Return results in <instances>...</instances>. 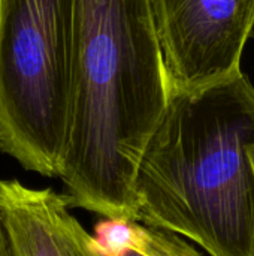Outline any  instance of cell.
Instances as JSON below:
<instances>
[{"instance_id":"6da1fadb","label":"cell","mask_w":254,"mask_h":256,"mask_svg":"<svg viewBox=\"0 0 254 256\" xmlns=\"http://www.w3.org/2000/svg\"><path fill=\"white\" fill-rule=\"evenodd\" d=\"M169 98L150 0H78L70 117L58 174L70 207L135 222L138 166Z\"/></svg>"},{"instance_id":"7a4b0ae2","label":"cell","mask_w":254,"mask_h":256,"mask_svg":"<svg viewBox=\"0 0 254 256\" xmlns=\"http://www.w3.org/2000/svg\"><path fill=\"white\" fill-rule=\"evenodd\" d=\"M254 86L241 70L171 92L135 178V222L208 256H254Z\"/></svg>"},{"instance_id":"3957f363","label":"cell","mask_w":254,"mask_h":256,"mask_svg":"<svg viewBox=\"0 0 254 256\" xmlns=\"http://www.w3.org/2000/svg\"><path fill=\"white\" fill-rule=\"evenodd\" d=\"M78 0H0V152L58 177L73 86Z\"/></svg>"},{"instance_id":"277c9868","label":"cell","mask_w":254,"mask_h":256,"mask_svg":"<svg viewBox=\"0 0 254 256\" xmlns=\"http://www.w3.org/2000/svg\"><path fill=\"white\" fill-rule=\"evenodd\" d=\"M171 92L241 70L254 28V0H150Z\"/></svg>"},{"instance_id":"5b68a950","label":"cell","mask_w":254,"mask_h":256,"mask_svg":"<svg viewBox=\"0 0 254 256\" xmlns=\"http://www.w3.org/2000/svg\"><path fill=\"white\" fill-rule=\"evenodd\" d=\"M63 194L0 178L3 256H109L70 213Z\"/></svg>"},{"instance_id":"8992f818","label":"cell","mask_w":254,"mask_h":256,"mask_svg":"<svg viewBox=\"0 0 254 256\" xmlns=\"http://www.w3.org/2000/svg\"><path fill=\"white\" fill-rule=\"evenodd\" d=\"M120 237L109 256H208L187 238L141 222H118Z\"/></svg>"},{"instance_id":"52a82bcc","label":"cell","mask_w":254,"mask_h":256,"mask_svg":"<svg viewBox=\"0 0 254 256\" xmlns=\"http://www.w3.org/2000/svg\"><path fill=\"white\" fill-rule=\"evenodd\" d=\"M249 159H250V165H252V171H253L254 178V142L249 147Z\"/></svg>"}]
</instances>
